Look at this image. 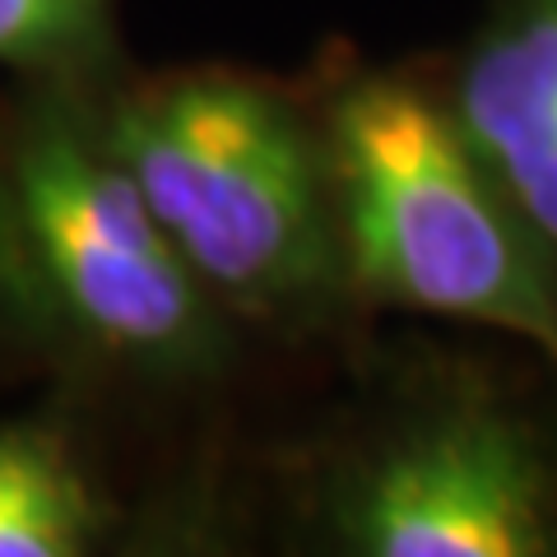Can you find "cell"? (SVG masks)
I'll return each instance as SVG.
<instances>
[{"instance_id":"obj_1","label":"cell","mask_w":557,"mask_h":557,"mask_svg":"<svg viewBox=\"0 0 557 557\" xmlns=\"http://www.w3.org/2000/svg\"><path fill=\"white\" fill-rule=\"evenodd\" d=\"M317 131L354 302L507 339L557 372V260L465 131L442 61L354 70Z\"/></svg>"},{"instance_id":"obj_2","label":"cell","mask_w":557,"mask_h":557,"mask_svg":"<svg viewBox=\"0 0 557 557\" xmlns=\"http://www.w3.org/2000/svg\"><path fill=\"white\" fill-rule=\"evenodd\" d=\"M325 465L317 520L354 557H557V372L525 348L428 344Z\"/></svg>"},{"instance_id":"obj_3","label":"cell","mask_w":557,"mask_h":557,"mask_svg":"<svg viewBox=\"0 0 557 557\" xmlns=\"http://www.w3.org/2000/svg\"><path fill=\"white\" fill-rule=\"evenodd\" d=\"M108 135L228 317L311 330L354 307L321 131L288 94L196 70L116 108Z\"/></svg>"},{"instance_id":"obj_4","label":"cell","mask_w":557,"mask_h":557,"mask_svg":"<svg viewBox=\"0 0 557 557\" xmlns=\"http://www.w3.org/2000/svg\"><path fill=\"white\" fill-rule=\"evenodd\" d=\"M0 270L79 344L149 376L196 381L228 358L233 317L139 196L108 126L38 116L0 163Z\"/></svg>"},{"instance_id":"obj_5","label":"cell","mask_w":557,"mask_h":557,"mask_svg":"<svg viewBox=\"0 0 557 557\" xmlns=\"http://www.w3.org/2000/svg\"><path fill=\"white\" fill-rule=\"evenodd\" d=\"M442 75L465 131L557 260V0H483Z\"/></svg>"},{"instance_id":"obj_6","label":"cell","mask_w":557,"mask_h":557,"mask_svg":"<svg viewBox=\"0 0 557 557\" xmlns=\"http://www.w3.org/2000/svg\"><path fill=\"white\" fill-rule=\"evenodd\" d=\"M94 534V493L65 450L33 432H0V557H75Z\"/></svg>"},{"instance_id":"obj_7","label":"cell","mask_w":557,"mask_h":557,"mask_svg":"<svg viewBox=\"0 0 557 557\" xmlns=\"http://www.w3.org/2000/svg\"><path fill=\"white\" fill-rule=\"evenodd\" d=\"M108 0H0V65H42L102 38Z\"/></svg>"}]
</instances>
